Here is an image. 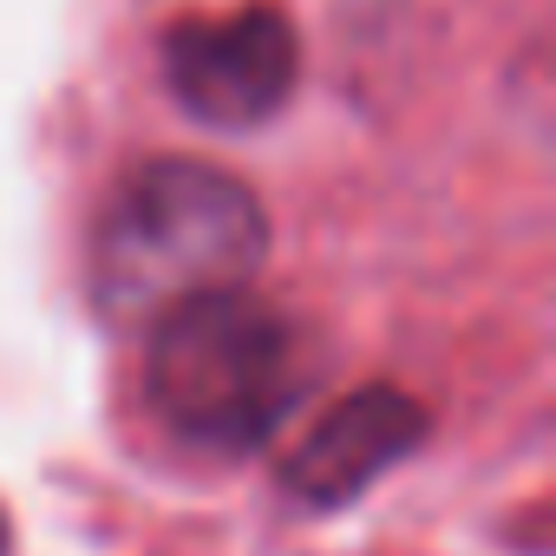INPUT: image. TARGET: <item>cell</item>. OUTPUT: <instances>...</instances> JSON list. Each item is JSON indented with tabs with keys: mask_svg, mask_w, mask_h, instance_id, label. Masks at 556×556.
<instances>
[{
	"mask_svg": "<svg viewBox=\"0 0 556 556\" xmlns=\"http://www.w3.org/2000/svg\"><path fill=\"white\" fill-rule=\"evenodd\" d=\"M268 262L262 197L203 157L131 164L92 216L86 295L112 328H151L157 315L249 289Z\"/></svg>",
	"mask_w": 556,
	"mask_h": 556,
	"instance_id": "6da1fadb",
	"label": "cell"
},
{
	"mask_svg": "<svg viewBox=\"0 0 556 556\" xmlns=\"http://www.w3.org/2000/svg\"><path fill=\"white\" fill-rule=\"evenodd\" d=\"M302 387V328L249 289L184 302L144 328V400L197 452L262 445Z\"/></svg>",
	"mask_w": 556,
	"mask_h": 556,
	"instance_id": "7a4b0ae2",
	"label": "cell"
},
{
	"mask_svg": "<svg viewBox=\"0 0 556 556\" xmlns=\"http://www.w3.org/2000/svg\"><path fill=\"white\" fill-rule=\"evenodd\" d=\"M302 73L295 27L275 8H236V14H203L177 21L164 34V86L170 99L216 131L268 125L289 105Z\"/></svg>",
	"mask_w": 556,
	"mask_h": 556,
	"instance_id": "3957f363",
	"label": "cell"
},
{
	"mask_svg": "<svg viewBox=\"0 0 556 556\" xmlns=\"http://www.w3.org/2000/svg\"><path fill=\"white\" fill-rule=\"evenodd\" d=\"M426 439V406L393 387H361L334 400L282 458V484L308 504H348L380 471H393Z\"/></svg>",
	"mask_w": 556,
	"mask_h": 556,
	"instance_id": "277c9868",
	"label": "cell"
},
{
	"mask_svg": "<svg viewBox=\"0 0 556 556\" xmlns=\"http://www.w3.org/2000/svg\"><path fill=\"white\" fill-rule=\"evenodd\" d=\"M0 556H8V517H0Z\"/></svg>",
	"mask_w": 556,
	"mask_h": 556,
	"instance_id": "5b68a950",
	"label": "cell"
}]
</instances>
